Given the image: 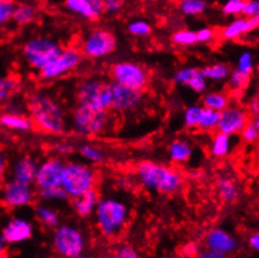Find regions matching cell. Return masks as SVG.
<instances>
[{"label": "cell", "mask_w": 259, "mask_h": 258, "mask_svg": "<svg viewBox=\"0 0 259 258\" xmlns=\"http://www.w3.org/2000/svg\"><path fill=\"white\" fill-rule=\"evenodd\" d=\"M26 108L34 127L47 134H64L67 131V117L63 107L46 93L35 92L28 97Z\"/></svg>", "instance_id": "6da1fadb"}, {"label": "cell", "mask_w": 259, "mask_h": 258, "mask_svg": "<svg viewBox=\"0 0 259 258\" xmlns=\"http://www.w3.org/2000/svg\"><path fill=\"white\" fill-rule=\"evenodd\" d=\"M139 183L148 191L170 196L181 191L184 186V177L178 169L159 164L152 160H143L137 167Z\"/></svg>", "instance_id": "7a4b0ae2"}, {"label": "cell", "mask_w": 259, "mask_h": 258, "mask_svg": "<svg viewBox=\"0 0 259 258\" xmlns=\"http://www.w3.org/2000/svg\"><path fill=\"white\" fill-rule=\"evenodd\" d=\"M93 216L99 233L107 238H113L125 230L131 218V210L121 199L105 197L99 198Z\"/></svg>", "instance_id": "3957f363"}, {"label": "cell", "mask_w": 259, "mask_h": 258, "mask_svg": "<svg viewBox=\"0 0 259 258\" xmlns=\"http://www.w3.org/2000/svg\"><path fill=\"white\" fill-rule=\"evenodd\" d=\"M114 118L110 110H93L78 104L71 113V128L83 137H100L113 129Z\"/></svg>", "instance_id": "277c9868"}, {"label": "cell", "mask_w": 259, "mask_h": 258, "mask_svg": "<svg viewBox=\"0 0 259 258\" xmlns=\"http://www.w3.org/2000/svg\"><path fill=\"white\" fill-rule=\"evenodd\" d=\"M76 101L78 104L93 110H110V80L97 77L84 79L76 88Z\"/></svg>", "instance_id": "5b68a950"}, {"label": "cell", "mask_w": 259, "mask_h": 258, "mask_svg": "<svg viewBox=\"0 0 259 258\" xmlns=\"http://www.w3.org/2000/svg\"><path fill=\"white\" fill-rule=\"evenodd\" d=\"M64 47L48 36H34L23 46V58L26 64L39 72L50 60L54 59Z\"/></svg>", "instance_id": "8992f818"}, {"label": "cell", "mask_w": 259, "mask_h": 258, "mask_svg": "<svg viewBox=\"0 0 259 258\" xmlns=\"http://www.w3.org/2000/svg\"><path fill=\"white\" fill-rule=\"evenodd\" d=\"M95 172L89 165L80 162L65 163L63 170L62 187L67 192L69 199L75 198L95 187Z\"/></svg>", "instance_id": "52a82bcc"}, {"label": "cell", "mask_w": 259, "mask_h": 258, "mask_svg": "<svg viewBox=\"0 0 259 258\" xmlns=\"http://www.w3.org/2000/svg\"><path fill=\"white\" fill-rule=\"evenodd\" d=\"M84 234L75 226L59 225L54 228L53 248L59 256L65 258H78L85 251Z\"/></svg>", "instance_id": "ba28073f"}, {"label": "cell", "mask_w": 259, "mask_h": 258, "mask_svg": "<svg viewBox=\"0 0 259 258\" xmlns=\"http://www.w3.org/2000/svg\"><path fill=\"white\" fill-rule=\"evenodd\" d=\"M83 57L80 49L75 47L63 48V51L54 59L50 60L46 67L39 70L38 77L41 81H52L64 77L80 65Z\"/></svg>", "instance_id": "9c48e42d"}, {"label": "cell", "mask_w": 259, "mask_h": 258, "mask_svg": "<svg viewBox=\"0 0 259 258\" xmlns=\"http://www.w3.org/2000/svg\"><path fill=\"white\" fill-rule=\"evenodd\" d=\"M118 46L117 36L113 31L104 28L92 30L81 43L80 52L89 59H102L115 52Z\"/></svg>", "instance_id": "30bf717a"}, {"label": "cell", "mask_w": 259, "mask_h": 258, "mask_svg": "<svg viewBox=\"0 0 259 258\" xmlns=\"http://www.w3.org/2000/svg\"><path fill=\"white\" fill-rule=\"evenodd\" d=\"M110 80L136 91H144L149 83V73L134 62H118L109 68Z\"/></svg>", "instance_id": "8fae6325"}, {"label": "cell", "mask_w": 259, "mask_h": 258, "mask_svg": "<svg viewBox=\"0 0 259 258\" xmlns=\"http://www.w3.org/2000/svg\"><path fill=\"white\" fill-rule=\"evenodd\" d=\"M3 203L9 208H23L35 201V189L33 184L10 180L3 188Z\"/></svg>", "instance_id": "7c38bea8"}, {"label": "cell", "mask_w": 259, "mask_h": 258, "mask_svg": "<svg viewBox=\"0 0 259 258\" xmlns=\"http://www.w3.org/2000/svg\"><path fill=\"white\" fill-rule=\"evenodd\" d=\"M64 165V160L57 155L47 158L40 164H38L35 181H34L36 189L62 186Z\"/></svg>", "instance_id": "4fadbf2b"}, {"label": "cell", "mask_w": 259, "mask_h": 258, "mask_svg": "<svg viewBox=\"0 0 259 258\" xmlns=\"http://www.w3.org/2000/svg\"><path fill=\"white\" fill-rule=\"evenodd\" d=\"M112 103L110 110L114 113H128L136 110L143 102V92L128 88L110 80Z\"/></svg>", "instance_id": "5bb4252c"}, {"label": "cell", "mask_w": 259, "mask_h": 258, "mask_svg": "<svg viewBox=\"0 0 259 258\" xmlns=\"http://www.w3.org/2000/svg\"><path fill=\"white\" fill-rule=\"evenodd\" d=\"M249 120V113L238 105H228L221 112L217 132L228 134V136H238L243 127Z\"/></svg>", "instance_id": "9a60e30c"}, {"label": "cell", "mask_w": 259, "mask_h": 258, "mask_svg": "<svg viewBox=\"0 0 259 258\" xmlns=\"http://www.w3.org/2000/svg\"><path fill=\"white\" fill-rule=\"evenodd\" d=\"M205 246L208 249L227 257L234 254L239 249V241L234 234L223 228H213L205 237Z\"/></svg>", "instance_id": "2e32d148"}, {"label": "cell", "mask_w": 259, "mask_h": 258, "mask_svg": "<svg viewBox=\"0 0 259 258\" xmlns=\"http://www.w3.org/2000/svg\"><path fill=\"white\" fill-rule=\"evenodd\" d=\"M0 233L7 246H13L29 241L34 234V227L30 221L22 217H14L4 226Z\"/></svg>", "instance_id": "e0dca14e"}, {"label": "cell", "mask_w": 259, "mask_h": 258, "mask_svg": "<svg viewBox=\"0 0 259 258\" xmlns=\"http://www.w3.org/2000/svg\"><path fill=\"white\" fill-rule=\"evenodd\" d=\"M173 83L178 87H184L195 94H203L207 92L208 80L203 75L202 69L195 67H184L177 70L173 75Z\"/></svg>", "instance_id": "ac0fdd59"}, {"label": "cell", "mask_w": 259, "mask_h": 258, "mask_svg": "<svg viewBox=\"0 0 259 258\" xmlns=\"http://www.w3.org/2000/svg\"><path fill=\"white\" fill-rule=\"evenodd\" d=\"M100 196L98 189L93 187L85 193L80 194V196L71 198V206H73L74 212L79 216L80 218H89L94 214L95 207H97L98 201H99Z\"/></svg>", "instance_id": "d6986e66"}, {"label": "cell", "mask_w": 259, "mask_h": 258, "mask_svg": "<svg viewBox=\"0 0 259 258\" xmlns=\"http://www.w3.org/2000/svg\"><path fill=\"white\" fill-rule=\"evenodd\" d=\"M38 169V163L31 157H23L14 163L12 168V178L24 183L34 184Z\"/></svg>", "instance_id": "ffe728a7"}, {"label": "cell", "mask_w": 259, "mask_h": 258, "mask_svg": "<svg viewBox=\"0 0 259 258\" xmlns=\"http://www.w3.org/2000/svg\"><path fill=\"white\" fill-rule=\"evenodd\" d=\"M217 193L219 199L226 204L236 203L239 198V187L233 178L228 176H222L217 180Z\"/></svg>", "instance_id": "44dd1931"}, {"label": "cell", "mask_w": 259, "mask_h": 258, "mask_svg": "<svg viewBox=\"0 0 259 258\" xmlns=\"http://www.w3.org/2000/svg\"><path fill=\"white\" fill-rule=\"evenodd\" d=\"M0 124L10 131L29 132L34 128V123L30 117L22 114V113L7 112L0 115Z\"/></svg>", "instance_id": "7402d4cb"}, {"label": "cell", "mask_w": 259, "mask_h": 258, "mask_svg": "<svg viewBox=\"0 0 259 258\" xmlns=\"http://www.w3.org/2000/svg\"><path fill=\"white\" fill-rule=\"evenodd\" d=\"M169 159L174 164H184L190 159L193 154V148L186 139H176L169 144L168 148Z\"/></svg>", "instance_id": "603a6c76"}, {"label": "cell", "mask_w": 259, "mask_h": 258, "mask_svg": "<svg viewBox=\"0 0 259 258\" xmlns=\"http://www.w3.org/2000/svg\"><path fill=\"white\" fill-rule=\"evenodd\" d=\"M250 31L252 30H250L249 24H248L247 18L239 17L222 29L221 36L224 40H237V39L247 35Z\"/></svg>", "instance_id": "cb8c5ba5"}, {"label": "cell", "mask_w": 259, "mask_h": 258, "mask_svg": "<svg viewBox=\"0 0 259 258\" xmlns=\"http://www.w3.org/2000/svg\"><path fill=\"white\" fill-rule=\"evenodd\" d=\"M209 151L212 157L217 158V159L226 158L232 151V136L217 132L210 141Z\"/></svg>", "instance_id": "d4e9b609"}, {"label": "cell", "mask_w": 259, "mask_h": 258, "mask_svg": "<svg viewBox=\"0 0 259 258\" xmlns=\"http://www.w3.org/2000/svg\"><path fill=\"white\" fill-rule=\"evenodd\" d=\"M65 8L83 19L92 20V22L99 19V15L95 13L89 0H65Z\"/></svg>", "instance_id": "484cf974"}, {"label": "cell", "mask_w": 259, "mask_h": 258, "mask_svg": "<svg viewBox=\"0 0 259 258\" xmlns=\"http://www.w3.org/2000/svg\"><path fill=\"white\" fill-rule=\"evenodd\" d=\"M35 217L40 225L49 230H54L60 225V218L57 210L54 208L46 206V204H39L35 208Z\"/></svg>", "instance_id": "4316f807"}, {"label": "cell", "mask_w": 259, "mask_h": 258, "mask_svg": "<svg viewBox=\"0 0 259 258\" xmlns=\"http://www.w3.org/2000/svg\"><path fill=\"white\" fill-rule=\"evenodd\" d=\"M38 17V12L34 7L29 4H17L14 8L12 20L17 25L25 26L35 22Z\"/></svg>", "instance_id": "83f0119b"}, {"label": "cell", "mask_w": 259, "mask_h": 258, "mask_svg": "<svg viewBox=\"0 0 259 258\" xmlns=\"http://www.w3.org/2000/svg\"><path fill=\"white\" fill-rule=\"evenodd\" d=\"M202 103L203 107L210 108L217 112H222L228 105H231V98H229L228 94L223 93V92H208L203 96Z\"/></svg>", "instance_id": "f1b7e54d"}, {"label": "cell", "mask_w": 259, "mask_h": 258, "mask_svg": "<svg viewBox=\"0 0 259 258\" xmlns=\"http://www.w3.org/2000/svg\"><path fill=\"white\" fill-rule=\"evenodd\" d=\"M232 68L227 63H215V64L207 65L202 69L203 75L207 80L212 81H223L227 80L231 75Z\"/></svg>", "instance_id": "f546056e"}, {"label": "cell", "mask_w": 259, "mask_h": 258, "mask_svg": "<svg viewBox=\"0 0 259 258\" xmlns=\"http://www.w3.org/2000/svg\"><path fill=\"white\" fill-rule=\"evenodd\" d=\"M219 117H221V112L210 109V108L203 107L202 117H200L199 124H198V131L204 132V133H209V132L217 131L219 123Z\"/></svg>", "instance_id": "4dcf8cb0"}, {"label": "cell", "mask_w": 259, "mask_h": 258, "mask_svg": "<svg viewBox=\"0 0 259 258\" xmlns=\"http://www.w3.org/2000/svg\"><path fill=\"white\" fill-rule=\"evenodd\" d=\"M208 8L207 0H181L179 10L187 17H197L205 13Z\"/></svg>", "instance_id": "1f68e13d"}, {"label": "cell", "mask_w": 259, "mask_h": 258, "mask_svg": "<svg viewBox=\"0 0 259 258\" xmlns=\"http://www.w3.org/2000/svg\"><path fill=\"white\" fill-rule=\"evenodd\" d=\"M38 196L46 202H62L69 199L67 192L63 189L62 186L38 189Z\"/></svg>", "instance_id": "d6a6232c"}, {"label": "cell", "mask_w": 259, "mask_h": 258, "mask_svg": "<svg viewBox=\"0 0 259 258\" xmlns=\"http://www.w3.org/2000/svg\"><path fill=\"white\" fill-rule=\"evenodd\" d=\"M171 41L176 46L179 47H192L197 44V38H195V31L189 30V29H181L176 30L171 34Z\"/></svg>", "instance_id": "836d02e7"}, {"label": "cell", "mask_w": 259, "mask_h": 258, "mask_svg": "<svg viewBox=\"0 0 259 258\" xmlns=\"http://www.w3.org/2000/svg\"><path fill=\"white\" fill-rule=\"evenodd\" d=\"M203 105H190L184 110L183 122L186 128L197 129L199 124L200 117H202Z\"/></svg>", "instance_id": "e575fe53"}, {"label": "cell", "mask_w": 259, "mask_h": 258, "mask_svg": "<svg viewBox=\"0 0 259 258\" xmlns=\"http://www.w3.org/2000/svg\"><path fill=\"white\" fill-rule=\"evenodd\" d=\"M79 153L84 159L94 163V164L103 162V159H104V153H103L102 149L93 146V144H83V146H80L79 147Z\"/></svg>", "instance_id": "d590c367"}, {"label": "cell", "mask_w": 259, "mask_h": 258, "mask_svg": "<svg viewBox=\"0 0 259 258\" xmlns=\"http://www.w3.org/2000/svg\"><path fill=\"white\" fill-rule=\"evenodd\" d=\"M126 30L131 35L138 36V38H144V36H148L152 34V26H150L149 23L147 20L138 19L131 22L126 26Z\"/></svg>", "instance_id": "8d00e7d4"}, {"label": "cell", "mask_w": 259, "mask_h": 258, "mask_svg": "<svg viewBox=\"0 0 259 258\" xmlns=\"http://www.w3.org/2000/svg\"><path fill=\"white\" fill-rule=\"evenodd\" d=\"M19 83L13 78L0 79V103H5L10 99V97L17 91Z\"/></svg>", "instance_id": "74e56055"}, {"label": "cell", "mask_w": 259, "mask_h": 258, "mask_svg": "<svg viewBox=\"0 0 259 258\" xmlns=\"http://www.w3.org/2000/svg\"><path fill=\"white\" fill-rule=\"evenodd\" d=\"M228 79L232 88L236 89V91H243V89H245L249 85L252 75L240 72V70L238 69H234L231 72V75H229Z\"/></svg>", "instance_id": "f35d334b"}, {"label": "cell", "mask_w": 259, "mask_h": 258, "mask_svg": "<svg viewBox=\"0 0 259 258\" xmlns=\"http://www.w3.org/2000/svg\"><path fill=\"white\" fill-rule=\"evenodd\" d=\"M254 68H255L254 57H253V54L249 51H244L239 55V58H238L236 69L252 75L253 72H254Z\"/></svg>", "instance_id": "ab89813d"}, {"label": "cell", "mask_w": 259, "mask_h": 258, "mask_svg": "<svg viewBox=\"0 0 259 258\" xmlns=\"http://www.w3.org/2000/svg\"><path fill=\"white\" fill-rule=\"evenodd\" d=\"M239 134L242 141L247 144H254L257 143V142H259V131L258 128L255 127L253 119L248 120L247 124L243 127Z\"/></svg>", "instance_id": "60d3db41"}, {"label": "cell", "mask_w": 259, "mask_h": 258, "mask_svg": "<svg viewBox=\"0 0 259 258\" xmlns=\"http://www.w3.org/2000/svg\"><path fill=\"white\" fill-rule=\"evenodd\" d=\"M245 0H226L222 7V13L227 17H238L242 15L244 9Z\"/></svg>", "instance_id": "b9f144b4"}, {"label": "cell", "mask_w": 259, "mask_h": 258, "mask_svg": "<svg viewBox=\"0 0 259 258\" xmlns=\"http://www.w3.org/2000/svg\"><path fill=\"white\" fill-rule=\"evenodd\" d=\"M15 5L14 0H0V28L12 20Z\"/></svg>", "instance_id": "7bdbcfd3"}, {"label": "cell", "mask_w": 259, "mask_h": 258, "mask_svg": "<svg viewBox=\"0 0 259 258\" xmlns=\"http://www.w3.org/2000/svg\"><path fill=\"white\" fill-rule=\"evenodd\" d=\"M52 151L57 157H65V155L73 154L75 148L69 142H58V143L53 144Z\"/></svg>", "instance_id": "ee69618b"}, {"label": "cell", "mask_w": 259, "mask_h": 258, "mask_svg": "<svg viewBox=\"0 0 259 258\" xmlns=\"http://www.w3.org/2000/svg\"><path fill=\"white\" fill-rule=\"evenodd\" d=\"M195 38L197 43L207 44L215 38V31L212 28H200L199 30L195 31Z\"/></svg>", "instance_id": "f6af8a7d"}, {"label": "cell", "mask_w": 259, "mask_h": 258, "mask_svg": "<svg viewBox=\"0 0 259 258\" xmlns=\"http://www.w3.org/2000/svg\"><path fill=\"white\" fill-rule=\"evenodd\" d=\"M125 3L121 0H104V13L105 14H118L121 12Z\"/></svg>", "instance_id": "bcb514c9"}, {"label": "cell", "mask_w": 259, "mask_h": 258, "mask_svg": "<svg viewBox=\"0 0 259 258\" xmlns=\"http://www.w3.org/2000/svg\"><path fill=\"white\" fill-rule=\"evenodd\" d=\"M242 15L245 18L259 15V0H245Z\"/></svg>", "instance_id": "7dc6e473"}, {"label": "cell", "mask_w": 259, "mask_h": 258, "mask_svg": "<svg viewBox=\"0 0 259 258\" xmlns=\"http://www.w3.org/2000/svg\"><path fill=\"white\" fill-rule=\"evenodd\" d=\"M115 257L117 258H138L139 253L133 246L125 244V246L120 247V248L118 249Z\"/></svg>", "instance_id": "c3c4849f"}, {"label": "cell", "mask_w": 259, "mask_h": 258, "mask_svg": "<svg viewBox=\"0 0 259 258\" xmlns=\"http://www.w3.org/2000/svg\"><path fill=\"white\" fill-rule=\"evenodd\" d=\"M200 252H202V249H200V246L197 242H188L183 247V256L186 257L199 256Z\"/></svg>", "instance_id": "681fc988"}, {"label": "cell", "mask_w": 259, "mask_h": 258, "mask_svg": "<svg viewBox=\"0 0 259 258\" xmlns=\"http://www.w3.org/2000/svg\"><path fill=\"white\" fill-rule=\"evenodd\" d=\"M248 113H249L252 117H257L259 115V97H253L252 99L248 103Z\"/></svg>", "instance_id": "f907efd6"}, {"label": "cell", "mask_w": 259, "mask_h": 258, "mask_svg": "<svg viewBox=\"0 0 259 258\" xmlns=\"http://www.w3.org/2000/svg\"><path fill=\"white\" fill-rule=\"evenodd\" d=\"M248 244H249V247L253 251L259 253V232L250 234L249 238H248Z\"/></svg>", "instance_id": "816d5d0a"}, {"label": "cell", "mask_w": 259, "mask_h": 258, "mask_svg": "<svg viewBox=\"0 0 259 258\" xmlns=\"http://www.w3.org/2000/svg\"><path fill=\"white\" fill-rule=\"evenodd\" d=\"M5 172H7V159H5L3 152L0 151V182L4 180Z\"/></svg>", "instance_id": "f5cc1de1"}, {"label": "cell", "mask_w": 259, "mask_h": 258, "mask_svg": "<svg viewBox=\"0 0 259 258\" xmlns=\"http://www.w3.org/2000/svg\"><path fill=\"white\" fill-rule=\"evenodd\" d=\"M199 257L202 258H224L223 254L218 253V252H214L212 249H207V251L204 252H200L199 253Z\"/></svg>", "instance_id": "db71d44e"}, {"label": "cell", "mask_w": 259, "mask_h": 258, "mask_svg": "<svg viewBox=\"0 0 259 258\" xmlns=\"http://www.w3.org/2000/svg\"><path fill=\"white\" fill-rule=\"evenodd\" d=\"M248 24H249L250 30H255V29H259V15H255V17L247 18Z\"/></svg>", "instance_id": "11a10c76"}, {"label": "cell", "mask_w": 259, "mask_h": 258, "mask_svg": "<svg viewBox=\"0 0 259 258\" xmlns=\"http://www.w3.org/2000/svg\"><path fill=\"white\" fill-rule=\"evenodd\" d=\"M5 253H7V243L4 242L2 233H0V258L4 257Z\"/></svg>", "instance_id": "9f6ffc18"}, {"label": "cell", "mask_w": 259, "mask_h": 258, "mask_svg": "<svg viewBox=\"0 0 259 258\" xmlns=\"http://www.w3.org/2000/svg\"><path fill=\"white\" fill-rule=\"evenodd\" d=\"M253 122H254L255 127H257L259 131V115H257V117H253Z\"/></svg>", "instance_id": "6f0895ef"}, {"label": "cell", "mask_w": 259, "mask_h": 258, "mask_svg": "<svg viewBox=\"0 0 259 258\" xmlns=\"http://www.w3.org/2000/svg\"><path fill=\"white\" fill-rule=\"evenodd\" d=\"M258 167H259V153H258Z\"/></svg>", "instance_id": "680465c9"}, {"label": "cell", "mask_w": 259, "mask_h": 258, "mask_svg": "<svg viewBox=\"0 0 259 258\" xmlns=\"http://www.w3.org/2000/svg\"><path fill=\"white\" fill-rule=\"evenodd\" d=\"M121 2H124V3H126V2H128V0H121Z\"/></svg>", "instance_id": "91938a15"}]
</instances>
